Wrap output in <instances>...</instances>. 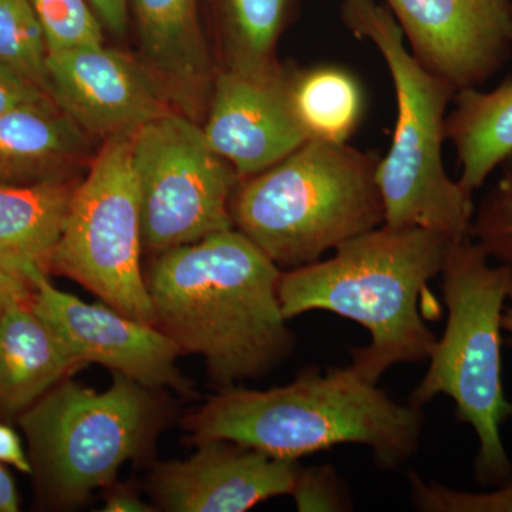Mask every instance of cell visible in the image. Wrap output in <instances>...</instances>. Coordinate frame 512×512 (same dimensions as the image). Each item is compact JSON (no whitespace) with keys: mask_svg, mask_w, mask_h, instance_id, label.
<instances>
[{"mask_svg":"<svg viewBox=\"0 0 512 512\" xmlns=\"http://www.w3.org/2000/svg\"><path fill=\"white\" fill-rule=\"evenodd\" d=\"M146 64L187 113L208 106L215 64L197 0H131Z\"/></svg>","mask_w":512,"mask_h":512,"instance_id":"15","label":"cell"},{"mask_svg":"<svg viewBox=\"0 0 512 512\" xmlns=\"http://www.w3.org/2000/svg\"><path fill=\"white\" fill-rule=\"evenodd\" d=\"M143 249L131 137L111 138L74 187L50 274L66 276L116 311L156 326Z\"/></svg>","mask_w":512,"mask_h":512,"instance_id":"8","label":"cell"},{"mask_svg":"<svg viewBox=\"0 0 512 512\" xmlns=\"http://www.w3.org/2000/svg\"><path fill=\"white\" fill-rule=\"evenodd\" d=\"M144 274L156 328L183 355L204 357L218 390L268 375L292 356L282 269L238 229L154 256Z\"/></svg>","mask_w":512,"mask_h":512,"instance_id":"1","label":"cell"},{"mask_svg":"<svg viewBox=\"0 0 512 512\" xmlns=\"http://www.w3.org/2000/svg\"><path fill=\"white\" fill-rule=\"evenodd\" d=\"M500 170L497 183L474 211L470 238L488 258L512 268V154Z\"/></svg>","mask_w":512,"mask_h":512,"instance_id":"24","label":"cell"},{"mask_svg":"<svg viewBox=\"0 0 512 512\" xmlns=\"http://www.w3.org/2000/svg\"><path fill=\"white\" fill-rule=\"evenodd\" d=\"M32 295V285L25 275L0 266V319L13 299L28 298Z\"/></svg>","mask_w":512,"mask_h":512,"instance_id":"31","label":"cell"},{"mask_svg":"<svg viewBox=\"0 0 512 512\" xmlns=\"http://www.w3.org/2000/svg\"><path fill=\"white\" fill-rule=\"evenodd\" d=\"M49 55L104 43L103 23L87 0H29Z\"/></svg>","mask_w":512,"mask_h":512,"instance_id":"23","label":"cell"},{"mask_svg":"<svg viewBox=\"0 0 512 512\" xmlns=\"http://www.w3.org/2000/svg\"><path fill=\"white\" fill-rule=\"evenodd\" d=\"M104 28L114 35H123L128 25V0H87Z\"/></svg>","mask_w":512,"mask_h":512,"instance_id":"30","label":"cell"},{"mask_svg":"<svg viewBox=\"0 0 512 512\" xmlns=\"http://www.w3.org/2000/svg\"><path fill=\"white\" fill-rule=\"evenodd\" d=\"M412 503L423 512H512V467L510 478L500 490L488 494H471L451 490L439 483H426L410 474Z\"/></svg>","mask_w":512,"mask_h":512,"instance_id":"25","label":"cell"},{"mask_svg":"<svg viewBox=\"0 0 512 512\" xmlns=\"http://www.w3.org/2000/svg\"><path fill=\"white\" fill-rule=\"evenodd\" d=\"M490 258L470 237L454 242L441 271L448 320L437 340L426 376L409 403L423 407L439 394L456 403L457 419L478 437L477 480L504 484L511 461L501 426L512 419V402L503 386V313L512 281L511 266H491Z\"/></svg>","mask_w":512,"mask_h":512,"instance_id":"6","label":"cell"},{"mask_svg":"<svg viewBox=\"0 0 512 512\" xmlns=\"http://www.w3.org/2000/svg\"><path fill=\"white\" fill-rule=\"evenodd\" d=\"M410 52L456 92L478 89L512 56V0H383Z\"/></svg>","mask_w":512,"mask_h":512,"instance_id":"12","label":"cell"},{"mask_svg":"<svg viewBox=\"0 0 512 512\" xmlns=\"http://www.w3.org/2000/svg\"><path fill=\"white\" fill-rule=\"evenodd\" d=\"M156 390L113 373L104 392L63 380L19 417L40 497L56 510L86 503L146 458L168 421Z\"/></svg>","mask_w":512,"mask_h":512,"instance_id":"7","label":"cell"},{"mask_svg":"<svg viewBox=\"0 0 512 512\" xmlns=\"http://www.w3.org/2000/svg\"><path fill=\"white\" fill-rule=\"evenodd\" d=\"M19 511V494L15 481L0 464V512Z\"/></svg>","mask_w":512,"mask_h":512,"instance_id":"32","label":"cell"},{"mask_svg":"<svg viewBox=\"0 0 512 512\" xmlns=\"http://www.w3.org/2000/svg\"><path fill=\"white\" fill-rule=\"evenodd\" d=\"M291 97L309 140L348 143L365 111V93L355 74L332 64L293 70Z\"/></svg>","mask_w":512,"mask_h":512,"instance_id":"21","label":"cell"},{"mask_svg":"<svg viewBox=\"0 0 512 512\" xmlns=\"http://www.w3.org/2000/svg\"><path fill=\"white\" fill-rule=\"evenodd\" d=\"M92 140L53 100L6 111L0 116V183L69 180Z\"/></svg>","mask_w":512,"mask_h":512,"instance_id":"17","label":"cell"},{"mask_svg":"<svg viewBox=\"0 0 512 512\" xmlns=\"http://www.w3.org/2000/svg\"><path fill=\"white\" fill-rule=\"evenodd\" d=\"M293 70L269 76L218 70L202 124L205 140L248 178L268 170L309 141L293 109Z\"/></svg>","mask_w":512,"mask_h":512,"instance_id":"13","label":"cell"},{"mask_svg":"<svg viewBox=\"0 0 512 512\" xmlns=\"http://www.w3.org/2000/svg\"><path fill=\"white\" fill-rule=\"evenodd\" d=\"M340 19L382 55L396 96V126L377 164L384 224L419 227L454 241L470 237L473 195L448 177L443 160L448 106L456 89L412 55L396 19L375 0H343Z\"/></svg>","mask_w":512,"mask_h":512,"instance_id":"5","label":"cell"},{"mask_svg":"<svg viewBox=\"0 0 512 512\" xmlns=\"http://www.w3.org/2000/svg\"><path fill=\"white\" fill-rule=\"evenodd\" d=\"M0 464L13 467L23 474H33L32 461L25 453L19 434L2 420H0Z\"/></svg>","mask_w":512,"mask_h":512,"instance_id":"28","label":"cell"},{"mask_svg":"<svg viewBox=\"0 0 512 512\" xmlns=\"http://www.w3.org/2000/svg\"><path fill=\"white\" fill-rule=\"evenodd\" d=\"M424 413L390 399L355 366L302 370L268 390H218L184 417L191 446L229 440L286 460L360 444L377 466L396 470L419 450Z\"/></svg>","mask_w":512,"mask_h":512,"instance_id":"2","label":"cell"},{"mask_svg":"<svg viewBox=\"0 0 512 512\" xmlns=\"http://www.w3.org/2000/svg\"><path fill=\"white\" fill-rule=\"evenodd\" d=\"M379 160L348 143L306 141L239 181L229 204L232 224L282 271L315 264L384 224Z\"/></svg>","mask_w":512,"mask_h":512,"instance_id":"4","label":"cell"},{"mask_svg":"<svg viewBox=\"0 0 512 512\" xmlns=\"http://www.w3.org/2000/svg\"><path fill=\"white\" fill-rule=\"evenodd\" d=\"M508 298L512 301V281L510 286V292H508ZM504 332L508 333L507 345L512 348V308H504L503 322H501Z\"/></svg>","mask_w":512,"mask_h":512,"instance_id":"33","label":"cell"},{"mask_svg":"<svg viewBox=\"0 0 512 512\" xmlns=\"http://www.w3.org/2000/svg\"><path fill=\"white\" fill-rule=\"evenodd\" d=\"M50 100L52 97L0 63V116L16 107Z\"/></svg>","mask_w":512,"mask_h":512,"instance_id":"27","label":"cell"},{"mask_svg":"<svg viewBox=\"0 0 512 512\" xmlns=\"http://www.w3.org/2000/svg\"><path fill=\"white\" fill-rule=\"evenodd\" d=\"M46 36L29 0H0V63L49 96Z\"/></svg>","mask_w":512,"mask_h":512,"instance_id":"22","label":"cell"},{"mask_svg":"<svg viewBox=\"0 0 512 512\" xmlns=\"http://www.w3.org/2000/svg\"><path fill=\"white\" fill-rule=\"evenodd\" d=\"M79 181L0 183V266L25 275L30 266L50 274L64 218ZM26 276V275H25Z\"/></svg>","mask_w":512,"mask_h":512,"instance_id":"18","label":"cell"},{"mask_svg":"<svg viewBox=\"0 0 512 512\" xmlns=\"http://www.w3.org/2000/svg\"><path fill=\"white\" fill-rule=\"evenodd\" d=\"M291 495L296 510L301 512L352 510L348 488L330 466L301 468Z\"/></svg>","mask_w":512,"mask_h":512,"instance_id":"26","label":"cell"},{"mask_svg":"<svg viewBox=\"0 0 512 512\" xmlns=\"http://www.w3.org/2000/svg\"><path fill=\"white\" fill-rule=\"evenodd\" d=\"M47 74L57 107L103 143L133 137L175 110L170 93L146 63L104 43L52 53Z\"/></svg>","mask_w":512,"mask_h":512,"instance_id":"11","label":"cell"},{"mask_svg":"<svg viewBox=\"0 0 512 512\" xmlns=\"http://www.w3.org/2000/svg\"><path fill=\"white\" fill-rule=\"evenodd\" d=\"M447 114L446 136L460 165L458 184L468 194L480 190L512 154V79L481 92L460 90Z\"/></svg>","mask_w":512,"mask_h":512,"instance_id":"19","label":"cell"},{"mask_svg":"<svg viewBox=\"0 0 512 512\" xmlns=\"http://www.w3.org/2000/svg\"><path fill=\"white\" fill-rule=\"evenodd\" d=\"M143 248L157 256L234 228L237 171L215 153L188 114L171 110L131 137Z\"/></svg>","mask_w":512,"mask_h":512,"instance_id":"9","label":"cell"},{"mask_svg":"<svg viewBox=\"0 0 512 512\" xmlns=\"http://www.w3.org/2000/svg\"><path fill=\"white\" fill-rule=\"evenodd\" d=\"M32 296V295H30ZM28 298L9 303L0 319V420H18L84 365Z\"/></svg>","mask_w":512,"mask_h":512,"instance_id":"16","label":"cell"},{"mask_svg":"<svg viewBox=\"0 0 512 512\" xmlns=\"http://www.w3.org/2000/svg\"><path fill=\"white\" fill-rule=\"evenodd\" d=\"M299 464L229 440L197 446L187 460L157 463L148 491L157 510L244 512L269 498L291 495Z\"/></svg>","mask_w":512,"mask_h":512,"instance_id":"14","label":"cell"},{"mask_svg":"<svg viewBox=\"0 0 512 512\" xmlns=\"http://www.w3.org/2000/svg\"><path fill=\"white\" fill-rule=\"evenodd\" d=\"M298 0H220L218 70L269 76L282 69L276 46L295 15Z\"/></svg>","mask_w":512,"mask_h":512,"instance_id":"20","label":"cell"},{"mask_svg":"<svg viewBox=\"0 0 512 512\" xmlns=\"http://www.w3.org/2000/svg\"><path fill=\"white\" fill-rule=\"evenodd\" d=\"M104 512H151L153 505L141 500L136 488L130 484L113 483L104 494Z\"/></svg>","mask_w":512,"mask_h":512,"instance_id":"29","label":"cell"},{"mask_svg":"<svg viewBox=\"0 0 512 512\" xmlns=\"http://www.w3.org/2000/svg\"><path fill=\"white\" fill-rule=\"evenodd\" d=\"M25 275L32 285V308L84 366L96 363L156 392L171 390L185 399L198 397L194 383L178 369L177 359L183 353L156 326L109 305H92L62 292L35 266L26 269Z\"/></svg>","mask_w":512,"mask_h":512,"instance_id":"10","label":"cell"},{"mask_svg":"<svg viewBox=\"0 0 512 512\" xmlns=\"http://www.w3.org/2000/svg\"><path fill=\"white\" fill-rule=\"evenodd\" d=\"M454 242L430 229L380 225L339 245L326 261L282 271V313L289 320L326 311L369 330L370 345L350 355L377 383L394 365L430 359L439 339L421 319L419 298L443 271Z\"/></svg>","mask_w":512,"mask_h":512,"instance_id":"3","label":"cell"}]
</instances>
